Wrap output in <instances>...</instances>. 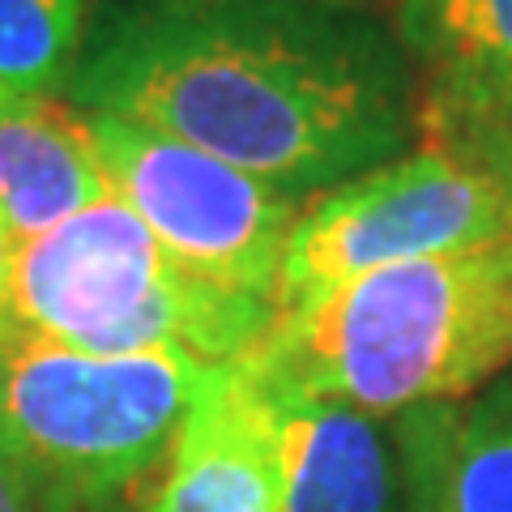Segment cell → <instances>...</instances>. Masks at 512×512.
I'll return each instance as SVG.
<instances>
[{
  "label": "cell",
  "instance_id": "15",
  "mask_svg": "<svg viewBox=\"0 0 512 512\" xmlns=\"http://www.w3.org/2000/svg\"><path fill=\"white\" fill-rule=\"evenodd\" d=\"M13 252H18V239L0 222V342L18 329V320H13Z\"/></svg>",
  "mask_w": 512,
  "mask_h": 512
},
{
  "label": "cell",
  "instance_id": "7",
  "mask_svg": "<svg viewBox=\"0 0 512 512\" xmlns=\"http://www.w3.org/2000/svg\"><path fill=\"white\" fill-rule=\"evenodd\" d=\"M146 512H282L278 397L244 359L214 367Z\"/></svg>",
  "mask_w": 512,
  "mask_h": 512
},
{
  "label": "cell",
  "instance_id": "10",
  "mask_svg": "<svg viewBox=\"0 0 512 512\" xmlns=\"http://www.w3.org/2000/svg\"><path fill=\"white\" fill-rule=\"evenodd\" d=\"M86 116L56 99H0V222L35 239L107 197Z\"/></svg>",
  "mask_w": 512,
  "mask_h": 512
},
{
  "label": "cell",
  "instance_id": "2",
  "mask_svg": "<svg viewBox=\"0 0 512 512\" xmlns=\"http://www.w3.org/2000/svg\"><path fill=\"white\" fill-rule=\"evenodd\" d=\"M239 359L372 419L466 402L512 367V252L500 239L325 286Z\"/></svg>",
  "mask_w": 512,
  "mask_h": 512
},
{
  "label": "cell",
  "instance_id": "3",
  "mask_svg": "<svg viewBox=\"0 0 512 512\" xmlns=\"http://www.w3.org/2000/svg\"><path fill=\"white\" fill-rule=\"evenodd\" d=\"M13 320L30 338L86 355L184 350L201 363H231L274 329L278 308L188 274L107 192L18 244Z\"/></svg>",
  "mask_w": 512,
  "mask_h": 512
},
{
  "label": "cell",
  "instance_id": "8",
  "mask_svg": "<svg viewBox=\"0 0 512 512\" xmlns=\"http://www.w3.org/2000/svg\"><path fill=\"white\" fill-rule=\"evenodd\" d=\"M423 141L512 120V0H393Z\"/></svg>",
  "mask_w": 512,
  "mask_h": 512
},
{
  "label": "cell",
  "instance_id": "1",
  "mask_svg": "<svg viewBox=\"0 0 512 512\" xmlns=\"http://www.w3.org/2000/svg\"><path fill=\"white\" fill-rule=\"evenodd\" d=\"M64 94L291 197L355 180L419 137L410 60L355 0H111Z\"/></svg>",
  "mask_w": 512,
  "mask_h": 512
},
{
  "label": "cell",
  "instance_id": "13",
  "mask_svg": "<svg viewBox=\"0 0 512 512\" xmlns=\"http://www.w3.org/2000/svg\"><path fill=\"white\" fill-rule=\"evenodd\" d=\"M82 495L0 440V512H82Z\"/></svg>",
  "mask_w": 512,
  "mask_h": 512
},
{
  "label": "cell",
  "instance_id": "12",
  "mask_svg": "<svg viewBox=\"0 0 512 512\" xmlns=\"http://www.w3.org/2000/svg\"><path fill=\"white\" fill-rule=\"evenodd\" d=\"M86 35V0H0V99H52Z\"/></svg>",
  "mask_w": 512,
  "mask_h": 512
},
{
  "label": "cell",
  "instance_id": "5",
  "mask_svg": "<svg viewBox=\"0 0 512 512\" xmlns=\"http://www.w3.org/2000/svg\"><path fill=\"white\" fill-rule=\"evenodd\" d=\"M504 192L470 154L419 146L303 201L278 274V312L372 269L500 244Z\"/></svg>",
  "mask_w": 512,
  "mask_h": 512
},
{
  "label": "cell",
  "instance_id": "4",
  "mask_svg": "<svg viewBox=\"0 0 512 512\" xmlns=\"http://www.w3.org/2000/svg\"><path fill=\"white\" fill-rule=\"evenodd\" d=\"M218 363L184 350L86 355L13 329L0 342V440L82 500L146 474Z\"/></svg>",
  "mask_w": 512,
  "mask_h": 512
},
{
  "label": "cell",
  "instance_id": "14",
  "mask_svg": "<svg viewBox=\"0 0 512 512\" xmlns=\"http://www.w3.org/2000/svg\"><path fill=\"white\" fill-rule=\"evenodd\" d=\"M423 146H453L461 154H470L478 167L491 171V180L500 184L504 192V210H508V227H504V244L512 252V120L500 124H483V128H470L453 141H423Z\"/></svg>",
  "mask_w": 512,
  "mask_h": 512
},
{
  "label": "cell",
  "instance_id": "16",
  "mask_svg": "<svg viewBox=\"0 0 512 512\" xmlns=\"http://www.w3.org/2000/svg\"><path fill=\"white\" fill-rule=\"evenodd\" d=\"M402 474H406V504L410 512H448L440 491H436V478H431L423 466L414 461H402Z\"/></svg>",
  "mask_w": 512,
  "mask_h": 512
},
{
  "label": "cell",
  "instance_id": "9",
  "mask_svg": "<svg viewBox=\"0 0 512 512\" xmlns=\"http://www.w3.org/2000/svg\"><path fill=\"white\" fill-rule=\"evenodd\" d=\"M274 397L282 512H393V453L372 414L291 389Z\"/></svg>",
  "mask_w": 512,
  "mask_h": 512
},
{
  "label": "cell",
  "instance_id": "6",
  "mask_svg": "<svg viewBox=\"0 0 512 512\" xmlns=\"http://www.w3.org/2000/svg\"><path fill=\"white\" fill-rule=\"evenodd\" d=\"M82 111V107H77ZM111 197L150 227L188 274L278 308L286 244L308 197L137 120L82 111Z\"/></svg>",
  "mask_w": 512,
  "mask_h": 512
},
{
  "label": "cell",
  "instance_id": "11",
  "mask_svg": "<svg viewBox=\"0 0 512 512\" xmlns=\"http://www.w3.org/2000/svg\"><path fill=\"white\" fill-rule=\"evenodd\" d=\"M402 461L436 478L448 512H512V367L466 402L397 414Z\"/></svg>",
  "mask_w": 512,
  "mask_h": 512
}]
</instances>
